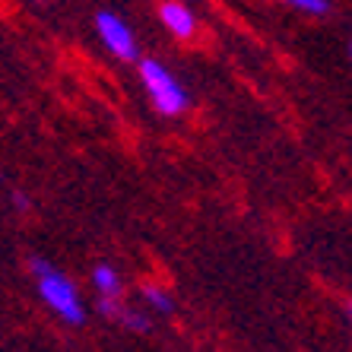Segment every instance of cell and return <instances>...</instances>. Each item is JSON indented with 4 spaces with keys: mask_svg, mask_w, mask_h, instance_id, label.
<instances>
[{
    "mask_svg": "<svg viewBox=\"0 0 352 352\" xmlns=\"http://www.w3.org/2000/svg\"><path fill=\"white\" fill-rule=\"evenodd\" d=\"M29 270H32L35 289H38L41 302L51 308V314H58V318L64 320V324H70V327H82V320H86V305H82V298H80V289H76L54 263L41 261V257H32V261H29Z\"/></svg>",
    "mask_w": 352,
    "mask_h": 352,
    "instance_id": "obj_1",
    "label": "cell"
},
{
    "mask_svg": "<svg viewBox=\"0 0 352 352\" xmlns=\"http://www.w3.org/2000/svg\"><path fill=\"white\" fill-rule=\"evenodd\" d=\"M137 67H140V82H143V89H146V96H149V105L156 108L159 115L181 118L188 111L190 98H188V92H184V86L172 76L168 67L153 58L137 60Z\"/></svg>",
    "mask_w": 352,
    "mask_h": 352,
    "instance_id": "obj_2",
    "label": "cell"
},
{
    "mask_svg": "<svg viewBox=\"0 0 352 352\" xmlns=\"http://www.w3.org/2000/svg\"><path fill=\"white\" fill-rule=\"evenodd\" d=\"M96 35L102 41V48L118 60H140V45L137 32H133L127 19L115 10H98L96 13Z\"/></svg>",
    "mask_w": 352,
    "mask_h": 352,
    "instance_id": "obj_3",
    "label": "cell"
},
{
    "mask_svg": "<svg viewBox=\"0 0 352 352\" xmlns=\"http://www.w3.org/2000/svg\"><path fill=\"white\" fill-rule=\"evenodd\" d=\"M159 23L165 25V32L178 41H190L197 35V16L188 3H178V0H165L156 7Z\"/></svg>",
    "mask_w": 352,
    "mask_h": 352,
    "instance_id": "obj_4",
    "label": "cell"
},
{
    "mask_svg": "<svg viewBox=\"0 0 352 352\" xmlns=\"http://www.w3.org/2000/svg\"><path fill=\"white\" fill-rule=\"evenodd\" d=\"M92 289L98 295V305L102 302H121L124 298V283H121V273L111 267V263H98L92 270Z\"/></svg>",
    "mask_w": 352,
    "mask_h": 352,
    "instance_id": "obj_5",
    "label": "cell"
},
{
    "mask_svg": "<svg viewBox=\"0 0 352 352\" xmlns=\"http://www.w3.org/2000/svg\"><path fill=\"white\" fill-rule=\"evenodd\" d=\"M98 311L105 314V318H111V320H118L121 327H127V330H137V333H146L149 330V318L143 311H137V308H131V305L124 302H102L98 305Z\"/></svg>",
    "mask_w": 352,
    "mask_h": 352,
    "instance_id": "obj_6",
    "label": "cell"
},
{
    "mask_svg": "<svg viewBox=\"0 0 352 352\" xmlns=\"http://www.w3.org/2000/svg\"><path fill=\"white\" fill-rule=\"evenodd\" d=\"M140 298L153 308V311H159V314H172L175 311V298H172V292L165 286H159V283H143L140 286Z\"/></svg>",
    "mask_w": 352,
    "mask_h": 352,
    "instance_id": "obj_7",
    "label": "cell"
},
{
    "mask_svg": "<svg viewBox=\"0 0 352 352\" xmlns=\"http://www.w3.org/2000/svg\"><path fill=\"white\" fill-rule=\"evenodd\" d=\"M289 7L295 13H302V16H311V19H324L333 13V3L330 0H292Z\"/></svg>",
    "mask_w": 352,
    "mask_h": 352,
    "instance_id": "obj_8",
    "label": "cell"
},
{
    "mask_svg": "<svg viewBox=\"0 0 352 352\" xmlns=\"http://www.w3.org/2000/svg\"><path fill=\"white\" fill-rule=\"evenodd\" d=\"M16 206H19V210H29V200H25V194H16Z\"/></svg>",
    "mask_w": 352,
    "mask_h": 352,
    "instance_id": "obj_9",
    "label": "cell"
}]
</instances>
